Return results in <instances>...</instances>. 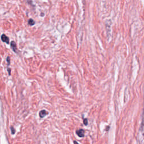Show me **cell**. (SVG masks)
Here are the masks:
<instances>
[{"instance_id": "5", "label": "cell", "mask_w": 144, "mask_h": 144, "mask_svg": "<svg viewBox=\"0 0 144 144\" xmlns=\"http://www.w3.org/2000/svg\"><path fill=\"white\" fill-rule=\"evenodd\" d=\"M34 20H33L32 19H30L29 20V21H28V24L29 25H33L34 24Z\"/></svg>"}, {"instance_id": "2", "label": "cell", "mask_w": 144, "mask_h": 144, "mask_svg": "<svg viewBox=\"0 0 144 144\" xmlns=\"http://www.w3.org/2000/svg\"><path fill=\"white\" fill-rule=\"evenodd\" d=\"M1 39L4 42L7 43V44L9 43V38L5 34H2L1 35Z\"/></svg>"}, {"instance_id": "9", "label": "cell", "mask_w": 144, "mask_h": 144, "mask_svg": "<svg viewBox=\"0 0 144 144\" xmlns=\"http://www.w3.org/2000/svg\"><path fill=\"white\" fill-rule=\"evenodd\" d=\"M8 71H9V74H10V69H8Z\"/></svg>"}, {"instance_id": "4", "label": "cell", "mask_w": 144, "mask_h": 144, "mask_svg": "<svg viewBox=\"0 0 144 144\" xmlns=\"http://www.w3.org/2000/svg\"><path fill=\"white\" fill-rule=\"evenodd\" d=\"M11 46L12 49H13V50L15 52H17L16 45V43L14 42V41H12L11 43Z\"/></svg>"}, {"instance_id": "6", "label": "cell", "mask_w": 144, "mask_h": 144, "mask_svg": "<svg viewBox=\"0 0 144 144\" xmlns=\"http://www.w3.org/2000/svg\"><path fill=\"white\" fill-rule=\"evenodd\" d=\"M11 132H12V134H13V135H14V134H15L16 131H15V129L13 127H11Z\"/></svg>"}, {"instance_id": "7", "label": "cell", "mask_w": 144, "mask_h": 144, "mask_svg": "<svg viewBox=\"0 0 144 144\" xmlns=\"http://www.w3.org/2000/svg\"><path fill=\"white\" fill-rule=\"evenodd\" d=\"M83 123L84 124V125H87L88 124V121L87 119H84L83 120Z\"/></svg>"}, {"instance_id": "8", "label": "cell", "mask_w": 144, "mask_h": 144, "mask_svg": "<svg viewBox=\"0 0 144 144\" xmlns=\"http://www.w3.org/2000/svg\"><path fill=\"white\" fill-rule=\"evenodd\" d=\"M7 62H8V64H10V58H9V57H7Z\"/></svg>"}, {"instance_id": "1", "label": "cell", "mask_w": 144, "mask_h": 144, "mask_svg": "<svg viewBox=\"0 0 144 144\" xmlns=\"http://www.w3.org/2000/svg\"><path fill=\"white\" fill-rule=\"evenodd\" d=\"M76 133L79 137H83L84 136V131L83 129H79L76 131Z\"/></svg>"}, {"instance_id": "3", "label": "cell", "mask_w": 144, "mask_h": 144, "mask_svg": "<svg viewBox=\"0 0 144 144\" xmlns=\"http://www.w3.org/2000/svg\"><path fill=\"white\" fill-rule=\"evenodd\" d=\"M47 114H48V112H46V110H42L39 112V115L41 118H43V117H45L46 115H47Z\"/></svg>"}, {"instance_id": "10", "label": "cell", "mask_w": 144, "mask_h": 144, "mask_svg": "<svg viewBox=\"0 0 144 144\" xmlns=\"http://www.w3.org/2000/svg\"><path fill=\"white\" fill-rule=\"evenodd\" d=\"M74 144H79L77 143V142L76 141H74Z\"/></svg>"}]
</instances>
